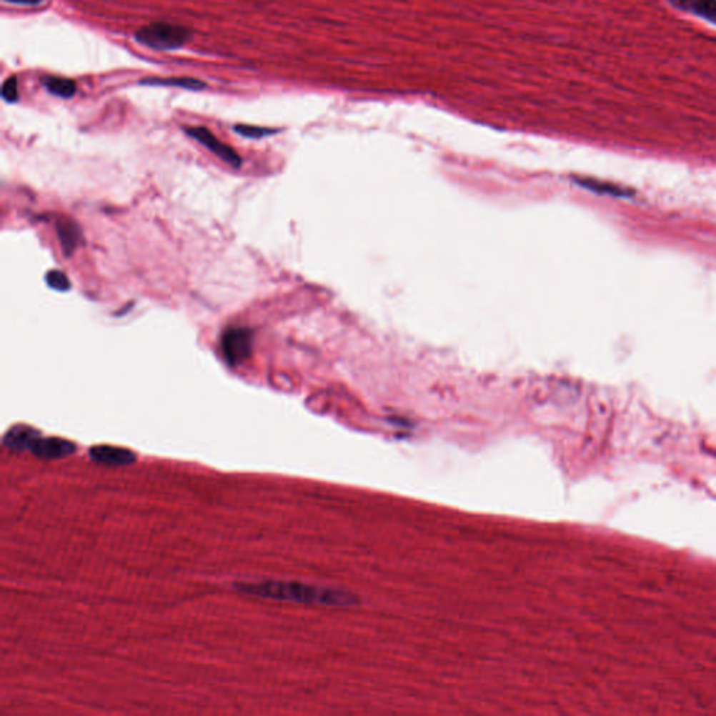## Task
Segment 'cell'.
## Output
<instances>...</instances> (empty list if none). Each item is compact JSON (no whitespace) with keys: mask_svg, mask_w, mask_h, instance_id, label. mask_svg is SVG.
Instances as JSON below:
<instances>
[{"mask_svg":"<svg viewBox=\"0 0 716 716\" xmlns=\"http://www.w3.org/2000/svg\"><path fill=\"white\" fill-rule=\"evenodd\" d=\"M235 589L245 595H252L273 600H287L308 605L325 606H350L356 603L354 596L346 592L327 589L321 586L305 585L301 582L289 581H263V582H242L235 585Z\"/></svg>","mask_w":716,"mask_h":716,"instance_id":"obj_1","label":"cell"},{"mask_svg":"<svg viewBox=\"0 0 716 716\" xmlns=\"http://www.w3.org/2000/svg\"><path fill=\"white\" fill-rule=\"evenodd\" d=\"M136 41L147 48L157 51H172L181 48L191 38V31L182 26L169 23H151L141 27L136 35Z\"/></svg>","mask_w":716,"mask_h":716,"instance_id":"obj_2","label":"cell"},{"mask_svg":"<svg viewBox=\"0 0 716 716\" xmlns=\"http://www.w3.org/2000/svg\"><path fill=\"white\" fill-rule=\"evenodd\" d=\"M254 333L244 326H232L222 336L223 356L229 365H241L252 356Z\"/></svg>","mask_w":716,"mask_h":716,"instance_id":"obj_3","label":"cell"},{"mask_svg":"<svg viewBox=\"0 0 716 716\" xmlns=\"http://www.w3.org/2000/svg\"><path fill=\"white\" fill-rule=\"evenodd\" d=\"M187 134L192 139H195L197 143L204 146L209 151H212L214 156H217L220 160L231 165L232 168H239L242 165V159L239 154L227 146L226 143H222L213 133L207 131L206 128L197 126V128H187Z\"/></svg>","mask_w":716,"mask_h":716,"instance_id":"obj_4","label":"cell"},{"mask_svg":"<svg viewBox=\"0 0 716 716\" xmlns=\"http://www.w3.org/2000/svg\"><path fill=\"white\" fill-rule=\"evenodd\" d=\"M34 455L42 459H59L76 452V445L62 438H38L31 449Z\"/></svg>","mask_w":716,"mask_h":716,"instance_id":"obj_5","label":"cell"},{"mask_svg":"<svg viewBox=\"0 0 716 716\" xmlns=\"http://www.w3.org/2000/svg\"><path fill=\"white\" fill-rule=\"evenodd\" d=\"M90 457L99 464L105 466H126L136 460V455L125 448L98 445L90 449Z\"/></svg>","mask_w":716,"mask_h":716,"instance_id":"obj_6","label":"cell"},{"mask_svg":"<svg viewBox=\"0 0 716 716\" xmlns=\"http://www.w3.org/2000/svg\"><path fill=\"white\" fill-rule=\"evenodd\" d=\"M39 437H41L39 432L29 425H16L6 432L3 438V445L7 447L9 449L20 452L31 449L34 442Z\"/></svg>","mask_w":716,"mask_h":716,"instance_id":"obj_7","label":"cell"},{"mask_svg":"<svg viewBox=\"0 0 716 716\" xmlns=\"http://www.w3.org/2000/svg\"><path fill=\"white\" fill-rule=\"evenodd\" d=\"M56 234L65 257H71L81 241V229L74 222L62 219L56 223Z\"/></svg>","mask_w":716,"mask_h":716,"instance_id":"obj_8","label":"cell"},{"mask_svg":"<svg viewBox=\"0 0 716 716\" xmlns=\"http://www.w3.org/2000/svg\"><path fill=\"white\" fill-rule=\"evenodd\" d=\"M670 3L683 11L716 24V0H670Z\"/></svg>","mask_w":716,"mask_h":716,"instance_id":"obj_9","label":"cell"},{"mask_svg":"<svg viewBox=\"0 0 716 716\" xmlns=\"http://www.w3.org/2000/svg\"><path fill=\"white\" fill-rule=\"evenodd\" d=\"M42 84L46 89V91L55 97L69 99L76 94V83L66 77L45 76L42 77Z\"/></svg>","mask_w":716,"mask_h":716,"instance_id":"obj_10","label":"cell"},{"mask_svg":"<svg viewBox=\"0 0 716 716\" xmlns=\"http://www.w3.org/2000/svg\"><path fill=\"white\" fill-rule=\"evenodd\" d=\"M140 84L143 86H171V87H182L187 90L199 91L206 87V83L197 80V79H189V77H169V79H146L141 80Z\"/></svg>","mask_w":716,"mask_h":716,"instance_id":"obj_11","label":"cell"},{"mask_svg":"<svg viewBox=\"0 0 716 716\" xmlns=\"http://www.w3.org/2000/svg\"><path fill=\"white\" fill-rule=\"evenodd\" d=\"M45 282H46V284L52 290H56V292H67V290H70V280H69V277L66 276L65 273L61 272V270H51V272H48V274L45 276Z\"/></svg>","mask_w":716,"mask_h":716,"instance_id":"obj_12","label":"cell"},{"mask_svg":"<svg viewBox=\"0 0 716 716\" xmlns=\"http://www.w3.org/2000/svg\"><path fill=\"white\" fill-rule=\"evenodd\" d=\"M234 131H237L242 137H248V139H262V137L270 136L273 133H277V131H273V129H269V128L251 126V125H237L234 128Z\"/></svg>","mask_w":716,"mask_h":716,"instance_id":"obj_13","label":"cell"},{"mask_svg":"<svg viewBox=\"0 0 716 716\" xmlns=\"http://www.w3.org/2000/svg\"><path fill=\"white\" fill-rule=\"evenodd\" d=\"M1 98L6 102H16L19 98V86H17V79L16 76L9 77L1 87Z\"/></svg>","mask_w":716,"mask_h":716,"instance_id":"obj_14","label":"cell"},{"mask_svg":"<svg viewBox=\"0 0 716 716\" xmlns=\"http://www.w3.org/2000/svg\"><path fill=\"white\" fill-rule=\"evenodd\" d=\"M3 1H7V3H13V4H24V6H34V4H38V3H41L42 0H3Z\"/></svg>","mask_w":716,"mask_h":716,"instance_id":"obj_15","label":"cell"}]
</instances>
